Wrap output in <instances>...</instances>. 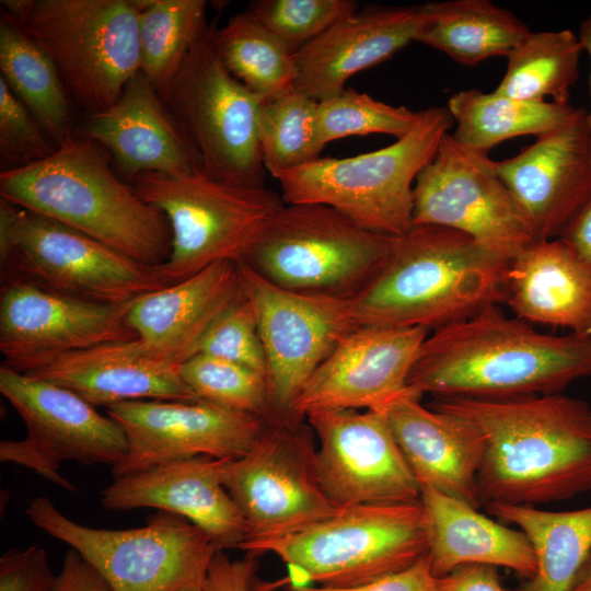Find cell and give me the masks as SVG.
Wrapping results in <instances>:
<instances>
[{
	"label": "cell",
	"instance_id": "46",
	"mask_svg": "<svg viewBox=\"0 0 591 591\" xmlns=\"http://www.w3.org/2000/svg\"><path fill=\"white\" fill-rule=\"evenodd\" d=\"M437 591H507L497 568L488 565H464L437 578Z\"/></svg>",
	"mask_w": 591,
	"mask_h": 591
},
{
	"label": "cell",
	"instance_id": "25",
	"mask_svg": "<svg viewBox=\"0 0 591 591\" xmlns=\"http://www.w3.org/2000/svg\"><path fill=\"white\" fill-rule=\"evenodd\" d=\"M421 22V4L358 9L296 54L293 89L317 102L341 93L350 77L415 42Z\"/></svg>",
	"mask_w": 591,
	"mask_h": 591
},
{
	"label": "cell",
	"instance_id": "32",
	"mask_svg": "<svg viewBox=\"0 0 591 591\" xmlns=\"http://www.w3.org/2000/svg\"><path fill=\"white\" fill-rule=\"evenodd\" d=\"M447 108L456 125L453 139L486 154L505 140L552 131L570 121L580 109L570 103L526 102L476 89L454 93Z\"/></svg>",
	"mask_w": 591,
	"mask_h": 591
},
{
	"label": "cell",
	"instance_id": "50",
	"mask_svg": "<svg viewBox=\"0 0 591 591\" xmlns=\"http://www.w3.org/2000/svg\"><path fill=\"white\" fill-rule=\"evenodd\" d=\"M570 591H591V551L579 569Z\"/></svg>",
	"mask_w": 591,
	"mask_h": 591
},
{
	"label": "cell",
	"instance_id": "22",
	"mask_svg": "<svg viewBox=\"0 0 591 591\" xmlns=\"http://www.w3.org/2000/svg\"><path fill=\"white\" fill-rule=\"evenodd\" d=\"M209 456L165 462L114 478L101 491L109 510L155 508L184 517L221 548H239L246 520L223 483L224 463Z\"/></svg>",
	"mask_w": 591,
	"mask_h": 591
},
{
	"label": "cell",
	"instance_id": "34",
	"mask_svg": "<svg viewBox=\"0 0 591 591\" xmlns=\"http://www.w3.org/2000/svg\"><path fill=\"white\" fill-rule=\"evenodd\" d=\"M582 44L571 30L531 33L508 55L497 93L526 102L569 104L579 79Z\"/></svg>",
	"mask_w": 591,
	"mask_h": 591
},
{
	"label": "cell",
	"instance_id": "49",
	"mask_svg": "<svg viewBox=\"0 0 591 591\" xmlns=\"http://www.w3.org/2000/svg\"><path fill=\"white\" fill-rule=\"evenodd\" d=\"M578 36L582 44L583 51H586L589 55L590 61H591V12L582 21ZM589 85H590V95H591V70H590ZM587 123H588L589 134L591 138V108L587 111Z\"/></svg>",
	"mask_w": 591,
	"mask_h": 591
},
{
	"label": "cell",
	"instance_id": "24",
	"mask_svg": "<svg viewBox=\"0 0 591 591\" xmlns=\"http://www.w3.org/2000/svg\"><path fill=\"white\" fill-rule=\"evenodd\" d=\"M76 132L108 151L130 182L146 173H204L198 153L141 72L115 104L89 115Z\"/></svg>",
	"mask_w": 591,
	"mask_h": 591
},
{
	"label": "cell",
	"instance_id": "4",
	"mask_svg": "<svg viewBox=\"0 0 591 591\" xmlns=\"http://www.w3.org/2000/svg\"><path fill=\"white\" fill-rule=\"evenodd\" d=\"M0 198L143 265L159 266L171 254L165 216L119 179L96 144L76 131L48 158L2 171Z\"/></svg>",
	"mask_w": 591,
	"mask_h": 591
},
{
	"label": "cell",
	"instance_id": "11",
	"mask_svg": "<svg viewBox=\"0 0 591 591\" xmlns=\"http://www.w3.org/2000/svg\"><path fill=\"white\" fill-rule=\"evenodd\" d=\"M138 0H34L19 24L89 115L117 102L140 72Z\"/></svg>",
	"mask_w": 591,
	"mask_h": 591
},
{
	"label": "cell",
	"instance_id": "16",
	"mask_svg": "<svg viewBox=\"0 0 591 591\" xmlns=\"http://www.w3.org/2000/svg\"><path fill=\"white\" fill-rule=\"evenodd\" d=\"M267 363L268 419L288 418L298 393L339 339L355 328L349 301L282 289L239 262Z\"/></svg>",
	"mask_w": 591,
	"mask_h": 591
},
{
	"label": "cell",
	"instance_id": "29",
	"mask_svg": "<svg viewBox=\"0 0 591 591\" xmlns=\"http://www.w3.org/2000/svg\"><path fill=\"white\" fill-rule=\"evenodd\" d=\"M420 488L427 555L437 578L471 564L509 568L524 579L534 575V551L522 531L495 522L430 486Z\"/></svg>",
	"mask_w": 591,
	"mask_h": 591
},
{
	"label": "cell",
	"instance_id": "2",
	"mask_svg": "<svg viewBox=\"0 0 591 591\" xmlns=\"http://www.w3.org/2000/svg\"><path fill=\"white\" fill-rule=\"evenodd\" d=\"M591 375V336L551 335L498 305L433 331L407 386L436 399H506L561 393Z\"/></svg>",
	"mask_w": 591,
	"mask_h": 591
},
{
	"label": "cell",
	"instance_id": "28",
	"mask_svg": "<svg viewBox=\"0 0 591 591\" xmlns=\"http://www.w3.org/2000/svg\"><path fill=\"white\" fill-rule=\"evenodd\" d=\"M505 304L529 324L591 336V269L561 239L534 241L509 262Z\"/></svg>",
	"mask_w": 591,
	"mask_h": 591
},
{
	"label": "cell",
	"instance_id": "8",
	"mask_svg": "<svg viewBox=\"0 0 591 591\" xmlns=\"http://www.w3.org/2000/svg\"><path fill=\"white\" fill-rule=\"evenodd\" d=\"M131 186L167 219L169 258L158 269L169 285L221 262H242L268 219L285 204L281 195L213 179L204 173H146Z\"/></svg>",
	"mask_w": 591,
	"mask_h": 591
},
{
	"label": "cell",
	"instance_id": "38",
	"mask_svg": "<svg viewBox=\"0 0 591 591\" xmlns=\"http://www.w3.org/2000/svg\"><path fill=\"white\" fill-rule=\"evenodd\" d=\"M420 111L393 106L367 93L343 91L317 103L316 138L320 148L331 141L370 134H386L402 138L416 125Z\"/></svg>",
	"mask_w": 591,
	"mask_h": 591
},
{
	"label": "cell",
	"instance_id": "30",
	"mask_svg": "<svg viewBox=\"0 0 591 591\" xmlns=\"http://www.w3.org/2000/svg\"><path fill=\"white\" fill-rule=\"evenodd\" d=\"M422 22L415 42L474 67L508 55L531 33L511 11L489 0H447L421 4Z\"/></svg>",
	"mask_w": 591,
	"mask_h": 591
},
{
	"label": "cell",
	"instance_id": "39",
	"mask_svg": "<svg viewBox=\"0 0 591 591\" xmlns=\"http://www.w3.org/2000/svg\"><path fill=\"white\" fill-rule=\"evenodd\" d=\"M181 375L198 399L268 419L266 375L239 363L195 354L181 364Z\"/></svg>",
	"mask_w": 591,
	"mask_h": 591
},
{
	"label": "cell",
	"instance_id": "13",
	"mask_svg": "<svg viewBox=\"0 0 591 591\" xmlns=\"http://www.w3.org/2000/svg\"><path fill=\"white\" fill-rule=\"evenodd\" d=\"M316 440L305 419H267L241 457L227 460L223 483L247 523L244 542L287 536L333 515L315 472Z\"/></svg>",
	"mask_w": 591,
	"mask_h": 591
},
{
	"label": "cell",
	"instance_id": "35",
	"mask_svg": "<svg viewBox=\"0 0 591 591\" xmlns=\"http://www.w3.org/2000/svg\"><path fill=\"white\" fill-rule=\"evenodd\" d=\"M216 40L228 71L260 102L293 89L296 55L246 10L217 28Z\"/></svg>",
	"mask_w": 591,
	"mask_h": 591
},
{
	"label": "cell",
	"instance_id": "18",
	"mask_svg": "<svg viewBox=\"0 0 591 591\" xmlns=\"http://www.w3.org/2000/svg\"><path fill=\"white\" fill-rule=\"evenodd\" d=\"M106 413L128 441L125 457L111 468L114 478L196 456L241 457L267 424L264 417L204 399L131 401L109 406Z\"/></svg>",
	"mask_w": 591,
	"mask_h": 591
},
{
	"label": "cell",
	"instance_id": "23",
	"mask_svg": "<svg viewBox=\"0 0 591 591\" xmlns=\"http://www.w3.org/2000/svg\"><path fill=\"white\" fill-rule=\"evenodd\" d=\"M409 387L378 410L420 486H430L475 509L483 503L477 475L486 450L482 430L472 420L426 407Z\"/></svg>",
	"mask_w": 591,
	"mask_h": 591
},
{
	"label": "cell",
	"instance_id": "36",
	"mask_svg": "<svg viewBox=\"0 0 591 591\" xmlns=\"http://www.w3.org/2000/svg\"><path fill=\"white\" fill-rule=\"evenodd\" d=\"M140 72L163 95L208 22L204 0H138Z\"/></svg>",
	"mask_w": 591,
	"mask_h": 591
},
{
	"label": "cell",
	"instance_id": "44",
	"mask_svg": "<svg viewBox=\"0 0 591 591\" xmlns=\"http://www.w3.org/2000/svg\"><path fill=\"white\" fill-rule=\"evenodd\" d=\"M290 591H437V577L433 575L428 555L410 567L376 580L348 588L304 587Z\"/></svg>",
	"mask_w": 591,
	"mask_h": 591
},
{
	"label": "cell",
	"instance_id": "51",
	"mask_svg": "<svg viewBox=\"0 0 591 591\" xmlns=\"http://www.w3.org/2000/svg\"><path fill=\"white\" fill-rule=\"evenodd\" d=\"M181 591H202V588H199V587H195V588H187V589H183Z\"/></svg>",
	"mask_w": 591,
	"mask_h": 591
},
{
	"label": "cell",
	"instance_id": "48",
	"mask_svg": "<svg viewBox=\"0 0 591 591\" xmlns=\"http://www.w3.org/2000/svg\"><path fill=\"white\" fill-rule=\"evenodd\" d=\"M559 239L591 269V196L569 222Z\"/></svg>",
	"mask_w": 591,
	"mask_h": 591
},
{
	"label": "cell",
	"instance_id": "26",
	"mask_svg": "<svg viewBox=\"0 0 591 591\" xmlns=\"http://www.w3.org/2000/svg\"><path fill=\"white\" fill-rule=\"evenodd\" d=\"M24 373L106 408L143 399L198 401L181 375V364L153 355L137 338L63 354Z\"/></svg>",
	"mask_w": 591,
	"mask_h": 591
},
{
	"label": "cell",
	"instance_id": "3",
	"mask_svg": "<svg viewBox=\"0 0 591 591\" xmlns=\"http://www.w3.org/2000/svg\"><path fill=\"white\" fill-rule=\"evenodd\" d=\"M509 262L461 232L413 225L385 266L349 301L356 327L433 331L505 303Z\"/></svg>",
	"mask_w": 591,
	"mask_h": 591
},
{
	"label": "cell",
	"instance_id": "43",
	"mask_svg": "<svg viewBox=\"0 0 591 591\" xmlns=\"http://www.w3.org/2000/svg\"><path fill=\"white\" fill-rule=\"evenodd\" d=\"M58 575L45 548H10L0 557V591H56Z\"/></svg>",
	"mask_w": 591,
	"mask_h": 591
},
{
	"label": "cell",
	"instance_id": "9",
	"mask_svg": "<svg viewBox=\"0 0 591 591\" xmlns=\"http://www.w3.org/2000/svg\"><path fill=\"white\" fill-rule=\"evenodd\" d=\"M0 263L3 279L99 303H124L170 286L158 266L2 198Z\"/></svg>",
	"mask_w": 591,
	"mask_h": 591
},
{
	"label": "cell",
	"instance_id": "40",
	"mask_svg": "<svg viewBox=\"0 0 591 591\" xmlns=\"http://www.w3.org/2000/svg\"><path fill=\"white\" fill-rule=\"evenodd\" d=\"M358 9L354 0H256L246 11L296 55Z\"/></svg>",
	"mask_w": 591,
	"mask_h": 591
},
{
	"label": "cell",
	"instance_id": "17",
	"mask_svg": "<svg viewBox=\"0 0 591 591\" xmlns=\"http://www.w3.org/2000/svg\"><path fill=\"white\" fill-rule=\"evenodd\" d=\"M315 472L337 507L420 500L421 488L378 409L311 412Z\"/></svg>",
	"mask_w": 591,
	"mask_h": 591
},
{
	"label": "cell",
	"instance_id": "45",
	"mask_svg": "<svg viewBox=\"0 0 591 591\" xmlns=\"http://www.w3.org/2000/svg\"><path fill=\"white\" fill-rule=\"evenodd\" d=\"M257 556L247 553L244 558L231 559L219 551L209 565L202 591H253Z\"/></svg>",
	"mask_w": 591,
	"mask_h": 591
},
{
	"label": "cell",
	"instance_id": "27",
	"mask_svg": "<svg viewBox=\"0 0 591 591\" xmlns=\"http://www.w3.org/2000/svg\"><path fill=\"white\" fill-rule=\"evenodd\" d=\"M242 291L239 264L217 262L193 277L137 298L127 321L153 355L182 364Z\"/></svg>",
	"mask_w": 591,
	"mask_h": 591
},
{
	"label": "cell",
	"instance_id": "7",
	"mask_svg": "<svg viewBox=\"0 0 591 591\" xmlns=\"http://www.w3.org/2000/svg\"><path fill=\"white\" fill-rule=\"evenodd\" d=\"M239 548L271 553L328 588L356 587L398 572L428 551L420 500L341 507L305 530L243 542Z\"/></svg>",
	"mask_w": 591,
	"mask_h": 591
},
{
	"label": "cell",
	"instance_id": "15",
	"mask_svg": "<svg viewBox=\"0 0 591 591\" xmlns=\"http://www.w3.org/2000/svg\"><path fill=\"white\" fill-rule=\"evenodd\" d=\"M0 392L27 428L22 440L0 442V461L12 462L67 489L59 473L65 461L113 467L128 451L124 429L74 392L49 381L0 367Z\"/></svg>",
	"mask_w": 591,
	"mask_h": 591
},
{
	"label": "cell",
	"instance_id": "19",
	"mask_svg": "<svg viewBox=\"0 0 591 591\" xmlns=\"http://www.w3.org/2000/svg\"><path fill=\"white\" fill-rule=\"evenodd\" d=\"M136 299L99 303L4 279L0 293L3 364L24 373L63 354L135 339L127 316Z\"/></svg>",
	"mask_w": 591,
	"mask_h": 591
},
{
	"label": "cell",
	"instance_id": "47",
	"mask_svg": "<svg viewBox=\"0 0 591 591\" xmlns=\"http://www.w3.org/2000/svg\"><path fill=\"white\" fill-rule=\"evenodd\" d=\"M56 591H113L105 579L74 549L70 548L58 575Z\"/></svg>",
	"mask_w": 591,
	"mask_h": 591
},
{
	"label": "cell",
	"instance_id": "6",
	"mask_svg": "<svg viewBox=\"0 0 591 591\" xmlns=\"http://www.w3.org/2000/svg\"><path fill=\"white\" fill-rule=\"evenodd\" d=\"M397 236L364 229L321 204H283L242 263L304 296L352 300L389 260Z\"/></svg>",
	"mask_w": 591,
	"mask_h": 591
},
{
	"label": "cell",
	"instance_id": "33",
	"mask_svg": "<svg viewBox=\"0 0 591 591\" xmlns=\"http://www.w3.org/2000/svg\"><path fill=\"white\" fill-rule=\"evenodd\" d=\"M0 78L59 146L74 132L71 102L51 59L5 13L0 16Z\"/></svg>",
	"mask_w": 591,
	"mask_h": 591
},
{
	"label": "cell",
	"instance_id": "31",
	"mask_svg": "<svg viewBox=\"0 0 591 591\" xmlns=\"http://www.w3.org/2000/svg\"><path fill=\"white\" fill-rule=\"evenodd\" d=\"M487 511L518 525L536 560L534 575L507 591H570L591 551V507L546 511L533 506L489 502Z\"/></svg>",
	"mask_w": 591,
	"mask_h": 591
},
{
	"label": "cell",
	"instance_id": "21",
	"mask_svg": "<svg viewBox=\"0 0 591 591\" xmlns=\"http://www.w3.org/2000/svg\"><path fill=\"white\" fill-rule=\"evenodd\" d=\"M517 155L496 161L536 241L559 239L591 196V138L587 109L535 137Z\"/></svg>",
	"mask_w": 591,
	"mask_h": 591
},
{
	"label": "cell",
	"instance_id": "14",
	"mask_svg": "<svg viewBox=\"0 0 591 591\" xmlns=\"http://www.w3.org/2000/svg\"><path fill=\"white\" fill-rule=\"evenodd\" d=\"M413 225L461 232L508 262L536 241L496 161L451 134L417 175Z\"/></svg>",
	"mask_w": 591,
	"mask_h": 591
},
{
	"label": "cell",
	"instance_id": "37",
	"mask_svg": "<svg viewBox=\"0 0 591 591\" xmlns=\"http://www.w3.org/2000/svg\"><path fill=\"white\" fill-rule=\"evenodd\" d=\"M317 103L294 89L260 102L258 142L264 166L275 178L318 158Z\"/></svg>",
	"mask_w": 591,
	"mask_h": 591
},
{
	"label": "cell",
	"instance_id": "5",
	"mask_svg": "<svg viewBox=\"0 0 591 591\" xmlns=\"http://www.w3.org/2000/svg\"><path fill=\"white\" fill-rule=\"evenodd\" d=\"M447 106L420 111L390 146L350 158H317L276 177L285 204L329 206L360 227L401 236L413 227L414 185L453 126Z\"/></svg>",
	"mask_w": 591,
	"mask_h": 591
},
{
	"label": "cell",
	"instance_id": "41",
	"mask_svg": "<svg viewBox=\"0 0 591 591\" xmlns=\"http://www.w3.org/2000/svg\"><path fill=\"white\" fill-rule=\"evenodd\" d=\"M195 354L225 359L266 375L256 311L244 286L242 293L208 327Z\"/></svg>",
	"mask_w": 591,
	"mask_h": 591
},
{
	"label": "cell",
	"instance_id": "12",
	"mask_svg": "<svg viewBox=\"0 0 591 591\" xmlns=\"http://www.w3.org/2000/svg\"><path fill=\"white\" fill-rule=\"evenodd\" d=\"M217 27L208 23L161 99L198 153L207 176L263 187L265 166L257 134L260 100L220 58Z\"/></svg>",
	"mask_w": 591,
	"mask_h": 591
},
{
	"label": "cell",
	"instance_id": "1",
	"mask_svg": "<svg viewBox=\"0 0 591 591\" xmlns=\"http://www.w3.org/2000/svg\"><path fill=\"white\" fill-rule=\"evenodd\" d=\"M472 420L486 450L477 475L484 505L532 506L591 490V408L561 393L506 399H434Z\"/></svg>",
	"mask_w": 591,
	"mask_h": 591
},
{
	"label": "cell",
	"instance_id": "10",
	"mask_svg": "<svg viewBox=\"0 0 591 591\" xmlns=\"http://www.w3.org/2000/svg\"><path fill=\"white\" fill-rule=\"evenodd\" d=\"M27 518L78 552L113 591H181L202 588L221 548L184 517L159 510L147 525L105 530L70 520L46 497L33 499Z\"/></svg>",
	"mask_w": 591,
	"mask_h": 591
},
{
	"label": "cell",
	"instance_id": "20",
	"mask_svg": "<svg viewBox=\"0 0 591 591\" xmlns=\"http://www.w3.org/2000/svg\"><path fill=\"white\" fill-rule=\"evenodd\" d=\"M428 329L356 327L306 380L290 416L315 410L380 409L404 393Z\"/></svg>",
	"mask_w": 591,
	"mask_h": 591
},
{
	"label": "cell",
	"instance_id": "42",
	"mask_svg": "<svg viewBox=\"0 0 591 591\" xmlns=\"http://www.w3.org/2000/svg\"><path fill=\"white\" fill-rule=\"evenodd\" d=\"M56 148L31 112L0 78L1 172L42 161Z\"/></svg>",
	"mask_w": 591,
	"mask_h": 591
}]
</instances>
